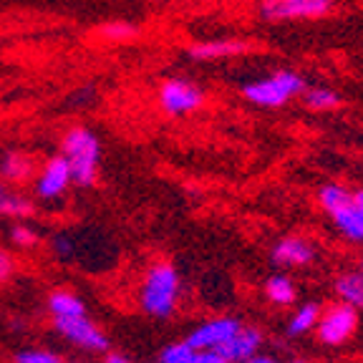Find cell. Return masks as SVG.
Listing matches in <instances>:
<instances>
[{
  "instance_id": "obj_1",
  "label": "cell",
  "mask_w": 363,
  "mask_h": 363,
  "mask_svg": "<svg viewBox=\"0 0 363 363\" xmlns=\"http://www.w3.org/2000/svg\"><path fill=\"white\" fill-rule=\"evenodd\" d=\"M318 202L343 238L353 240V242H363V189L351 192L343 184L330 182V184L320 187Z\"/></svg>"
},
{
  "instance_id": "obj_2",
  "label": "cell",
  "mask_w": 363,
  "mask_h": 363,
  "mask_svg": "<svg viewBox=\"0 0 363 363\" xmlns=\"http://www.w3.org/2000/svg\"><path fill=\"white\" fill-rule=\"evenodd\" d=\"M61 157L71 167V179L79 187H91L99 172V157H101V144L96 134L89 129H71L63 136Z\"/></svg>"
},
{
  "instance_id": "obj_3",
  "label": "cell",
  "mask_w": 363,
  "mask_h": 363,
  "mask_svg": "<svg viewBox=\"0 0 363 363\" xmlns=\"http://www.w3.org/2000/svg\"><path fill=\"white\" fill-rule=\"evenodd\" d=\"M179 301V275L169 262L149 267L142 285V311L154 318H169Z\"/></svg>"
},
{
  "instance_id": "obj_4",
  "label": "cell",
  "mask_w": 363,
  "mask_h": 363,
  "mask_svg": "<svg viewBox=\"0 0 363 363\" xmlns=\"http://www.w3.org/2000/svg\"><path fill=\"white\" fill-rule=\"evenodd\" d=\"M306 89V79L295 71H275L265 79L250 81L242 86V96L260 108H280L298 99Z\"/></svg>"
},
{
  "instance_id": "obj_5",
  "label": "cell",
  "mask_w": 363,
  "mask_h": 363,
  "mask_svg": "<svg viewBox=\"0 0 363 363\" xmlns=\"http://www.w3.org/2000/svg\"><path fill=\"white\" fill-rule=\"evenodd\" d=\"M56 330L66 340H71L74 346L86 348L94 353H106L108 351V338L106 333H101V328H96V323H91L89 315H68V318H53Z\"/></svg>"
},
{
  "instance_id": "obj_6",
  "label": "cell",
  "mask_w": 363,
  "mask_h": 363,
  "mask_svg": "<svg viewBox=\"0 0 363 363\" xmlns=\"http://www.w3.org/2000/svg\"><path fill=\"white\" fill-rule=\"evenodd\" d=\"M333 11V0H262L260 16L270 23L320 18Z\"/></svg>"
},
{
  "instance_id": "obj_7",
  "label": "cell",
  "mask_w": 363,
  "mask_h": 363,
  "mask_svg": "<svg viewBox=\"0 0 363 363\" xmlns=\"http://www.w3.org/2000/svg\"><path fill=\"white\" fill-rule=\"evenodd\" d=\"M356 325H358L356 308H351L348 303H340V306H333L325 313H320L315 328L325 346H340V343H346L356 333Z\"/></svg>"
},
{
  "instance_id": "obj_8",
  "label": "cell",
  "mask_w": 363,
  "mask_h": 363,
  "mask_svg": "<svg viewBox=\"0 0 363 363\" xmlns=\"http://www.w3.org/2000/svg\"><path fill=\"white\" fill-rule=\"evenodd\" d=\"M159 104L172 116H184V113L197 111L204 104V94L187 79H169L159 89Z\"/></svg>"
},
{
  "instance_id": "obj_9",
  "label": "cell",
  "mask_w": 363,
  "mask_h": 363,
  "mask_svg": "<svg viewBox=\"0 0 363 363\" xmlns=\"http://www.w3.org/2000/svg\"><path fill=\"white\" fill-rule=\"evenodd\" d=\"M242 328L238 318H230V315H220V318H212V320H204L202 325L192 330V333L184 338V343L197 351H215L217 346H222L227 338L233 333Z\"/></svg>"
},
{
  "instance_id": "obj_10",
  "label": "cell",
  "mask_w": 363,
  "mask_h": 363,
  "mask_svg": "<svg viewBox=\"0 0 363 363\" xmlns=\"http://www.w3.org/2000/svg\"><path fill=\"white\" fill-rule=\"evenodd\" d=\"M262 346V333L257 328H240L238 333H233L230 338L217 346L215 351L225 358L227 363H245L255 356L257 348Z\"/></svg>"
},
{
  "instance_id": "obj_11",
  "label": "cell",
  "mask_w": 363,
  "mask_h": 363,
  "mask_svg": "<svg viewBox=\"0 0 363 363\" xmlns=\"http://www.w3.org/2000/svg\"><path fill=\"white\" fill-rule=\"evenodd\" d=\"M270 257L280 267H301L315 260V245L306 238H283L275 242Z\"/></svg>"
},
{
  "instance_id": "obj_12",
  "label": "cell",
  "mask_w": 363,
  "mask_h": 363,
  "mask_svg": "<svg viewBox=\"0 0 363 363\" xmlns=\"http://www.w3.org/2000/svg\"><path fill=\"white\" fill-rule=\"evenodd\" d=\"M71 182L74 179H71V167H68V162L63 157H53L51 162L43 167V172H40L38 182H35V192L43 199H56L66 192Z\"/></svg>"
},
{
  "instance_id": "obj_13",
  "label": "cell",
  "mask_w": 363,
  "mask_h": 363,
  "mask_svg": "<svg viewBox=\"0 0 363 363\" xmlns=\"http://www.w3.org/2000/svg\"><path fill=\"white\" fill-rule=\"evenodd\" d=\"M250 45L245 40H204V43H197L189 48V56L197 58V61H215V58H230L238 56V53H245Z\"/></svg>"
},
{
  "instance_id": "obj_14",
  "label": "cell",
  "mask_w": 363,
  "mask_h": 363,
  "mask_svg": "<svg viewBox=\"0 0 363 363\" xmlns=\"http://www.w3.org/2000/svg\"><path fill=\"white\" fill-rule=\"evenodd\" d=\"M303 104H306L311 111H335V108L343 104L340 94L330 86H311V89H303Z\"/></svg>"
},
{
  "instance_id": "obj_15",
  "label": "cell",
  "mask_w": 363,
  "mask_h": 363,
  "mask_svg": "<svg viewBox=\"0 0 363 363\" xmlns=\"http://www.w3.org/2000/svg\"><path fill=\"white\" fill-rule=\"evenodd\" d=\"M48 308H51L53 318H68V315H84L86 303L81 301L79 295L68 293V290H56L48 298Z\"/></svg>"
},
{
  "instance_id": "obj_16",
  "label": "cell",
  "mask_w": 363,
  "mask_h": 363,
  "mask_svg": "<svg viewBox=\"0 0 363 363\" xmlns=\"http://www.w3.org/2000/svg\"><path fill=\"white\" fill-rule=\"evenodd\" d=\"M335 293L340 301L351 308H363V275L361 272H346L335 280Z\"/></svg>"
},
{
  "instance_id": "obj_17",
  "label": "cell",
  "mask_w": 363,
  "mask_h": 363,
  "mask_svg": "<svg viewBox=\"0 0 363 363\" xmlns=\"http://www.w3.org/2000/svg\"><path fill=\"white\" fill-rule=\"evenodd\" d=\"M265 295L267 301L275 303V306H290L295 301V285L285 275H272L265 283Z\"/></svg>"
},
{
  "instance_id": "obj_18",
  "label": "cell",
  "mask_w": 363,
  "mask_h": 363,
  "mask_svg": "<svg viewBox=\"0 0 363 363\" xmlns=\"http://www.w3.org/2000/svg\"><path fill=\"white\" fill-rule=\"evenodd\" d=\"M318 318H320V306L318 303H306L303 308H298L288 323V335H306L308 330L315 328Z\"/></svg>"
},
{
  "instance_id": "obj_19",
  "label": "cell",
  "mask_w": 363,
  "mask_h": 363,
  "mask_svg": "<svg viewBox=\"0 0 363 363\" xmlns=\"http://www.w3.org/2000/svg\"><path fill=\"white\" fill-rule=\"evenodd\" d=\"M0 174L8 177V179H23V177L30 174V162L23 154L6 152L0 157Z\"/></svg>"
},
{
  "instance_id": "obj_20",
  "label": "cell",
  "mask_w": 363,
  "mask_h": 363,
  "mask_svg": "<svg viewBox=\"0 0 363 363\" xmlns=\"http://www.w3.org/2000/svg\"><path fill=\"white\" fill-rule=\"evenodd\" d=\"M0 215L3 217H28L33 215V204L28 202L21 194H11V192H0Z\"/></svg>"
},
{
  "instance_id": "obj_21",
  "label": "cell",
  "mask_w": 363,
  "mask_h": 363,
  "mask_svg": "<svg viewBox=\"0 0 363 363\" xmlns=\"http://www.w3.org/2000/svg\"><path fill=\"white\" fill-rule=\"evenodd\" d=\"M16 363H63L61 356L53 351H38V348H33V351H21L16 356Z\"/></svg>"
},
{
  "instance_id": "obj_22",
  "label": "cell",
  "mask_w": 363,
  "mask_h": 363,
  "mask_svg": "<svg viewBox=\"0 0 363 363\" xmlns=\"http://www.w3.org/2000/svg\"><path fill=\"white\" fill-rule=\"evenodd\" d=\"M11 240L18 245V247H35V245H38V235H35V230L33 227H26V225L13 227Z\"/></svg>"
},
{
  "instance_id": "obj_23",
  "label": "cell",
  "mask_w": 363,
  "mask_h": 363,
  "mask_svg": "<svg viewBox=\"0 0 363 363\" xmlns=\"http://www.w3.org/2000/svg\"><path fill=\"white\" fill-rule=\"evenodd\" d=\"M184 363H227V361L217 351H197V348H192V353H189Z\"/></svg>"
},
{
  "instance_id": "obj_24",
  "label": "cell",
  "mask_w": 363,
  "mask_h": 363,
  "mask_svg": "<svg viewBox=\"0 0 363 363\" xmlns=\"http://www.w3.org/2000/svg\"><path fill=\"white\" fill-rule=\"evenodd\" d=\"M104 35L106 38H126V35H134V26L131 23H108V26H104Z\"/></svg>"
},
{
  "instance_id": "obj_25",
  "label": "cell",
  "mask_w": 363,
  "mask_h": 363,
  "mask_svg": "<svg viewBox=\"0 0 363 363\" xmlns=\"http://www.w3.org/2000/svg\"><path fill=\"white\" fill-rule=\"evenodd\" d=\"M13 275V257L0 252V283H6L8 278Z\"/></svg>"
},
{
  "instance_id": "obj_26",
  "label": "cell",
  "mask_w": 363,
  "mask_h": 363,
  "mask_svg": "<svg viewBox=\"0 0 363 363\" xmlns=\"http://www.w3.org/2000/svg\"><path fill=\"white\" fill-rule=\"evenodd\" d=\"M106 363H134V361H131V358H126V356H121V353H108Z\"/></svg>"
},
{
  "instance_id": "obj_27",
  "label": "cell",
  "mask_w": 363,
  "mask_h": 363,
  "mask_svg": "<svg viewBox=\"0 0 363 363\" xmlns=\"http://www.w3.org/2000/svg\"><path fill=\"white\" fill-rule=\"evenodd\" d=\"M245 363H278V361H275V358H270V356H257V353H255V356L250 358V361H245Z\"/></svg>"
},
{
  "instance_id": "obj_28",
  "label": "cell",
  "mask_w": 363,
  "mask_h": 363,
  "mask_svg": "<svg viewBox=\"0 0 363 363\" xmlns=\"http://www.w3.org/2000/svg\"><path fill=\"white\" fill-rule=\"evenodd\" d=\"M361 275H363V260H361Z\"/></svg>"
},
{
  "instance_id": "obj_29",
  "label": "cell",
  "mask_w": 363,
  "mask_h": 363,
  "mask_svg": "<svg viewBox=\"0 0 363 363\" xmlns=\"http://www.w3.org/2000/svg\"><path fill=\"white\" fill-rule=\"evenodd\" d=\"M0 192H3V184H0Z\"/></svg>"
},
{
  "instance_id": "obj_30",
  "label": "cell",
  "mask_w": 363,
  "mask_h": 363,
  "mask_svg": "<svg viewBox=\"0 0 363 363\" xmlns=\"http://www.w3.org/2000/svg\"><path fill=\"white\" fill-rule=\"evenodd\" d=\"M293 363H303V361H293Z\"/></svg>"
}]
</instances>
